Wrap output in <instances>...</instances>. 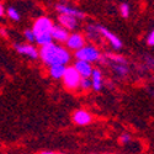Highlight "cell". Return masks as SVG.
Instances as JSON below:
<instances>
[{"label": "cell", "instance_id": "277c9868", "mask_svg": "<svg viewBox=\"0 0 154 154\" xmlns=\"http://www.w3.org/2000/svg\"><path fill=\"white\" fill-rule=\"evenodd\" d=\"M80 80H82V76L74 69V67H67L66 73L63 75V83L66 85V88H68V89L79 88Z\"/></svg>", "mask_w": 154, "mask_h": 154}, {"label": "cell", "instance_id": "8992f818", "mask_svg": "<svg viewBox=\"0 0 154 154\" xmlns=\"http://www.w3.org/2000/svg\"><path fill=\"white\" fill-rule=\"evenodd\" d=\"M57 11L59 12V15H67V16H72L74 19H84L85 17V14L83 11L75 9V8H72V6H68L66 4H58L56 6Z\"/></svg>", "mask_w": 154, "mask_h": 154}, {"label": "cell", "instance_id": "484cf974", "mask_svg": "<svg viewBox=\"0 0 154 154\" xmlns=\"http://www.w3.org/2000/svg\"><path fill=\"white\" fill-rule=\"evenodd\" d=\"M153 94H154V91H153Z\"/></svg>", "mask_w": 154, "mask_h": 154}, {"label": "cell", "instance_id": "cb8c5ba5", "mask_svg": "<svg viewBox=\"0 0 154 154\" xmlns=\"http://www.w3.org/2000/svg\"><path fill=\"white\" fill-rule=\"evenodd\" d=\"M4 12H5V9H4V5L0 3V16H3L4 15Z\"/></svg>", "mask_w": 154, "mask_h": 154}, {"label": "cell", "instance_id": "5b68a950", "mask_svg": "<svg viewBox=\"0 0 154 154\" xmlns=\"http://www.w3.org/2000/svg\"><path fill=\"white\" fill-rule=\"evenodd\" d=\"M97 31H99V33L101 35V36H104L106 40L109 41V43L112 46V48H115V49H120L121 47H122V41L120 40V38L115 35V33H112V32H110L106 27H104V26H97Z\"/></svg>", "mask_w": 154, "mask_h": 154}, {"label": "cell", "instance_id": "ac0fdd59", "mask_svg": "<svg viewBox=\"0 0 154 154\" xmlns=\"http://www.w3.org/2000/svg\"><path fill=\"white\" fill-rule=\"evenodd\" d=\"M120 12H121L122 17L127 19L128 16H130V14H131V8H130V5H128L127 3H122V4L120 5Z\"/></svg>", "mask_w": 154, "mask_h": 154}, {"label": "cell", "instance_id": "4fadbf2b", "mask_svg": "<svg viewBox=\"0 0 154 154\" xmlns=\"http://www.w3.org/2000/svg\"><path fill=\"white\" fill-rule=\"evenodd\" d=\"M111 68L113 70V73L116 74L120 78H123L128 74L130 69L127 67V63H111Z\"/></svg>", "mask_w": 154, "mask_h": 154}, {"label": "cell", "instance_id": "5bb4252c", "mask_svg": "<svg viewBox=\"0 0 154 154\" xmlns=\"http://www.w3.org/2000/svg\"><path fill=\"white\" fill-rule=\"evenodd\" d=\"M91 84H93V89L95 91H99L102 89V74L99 69H94L93 74H91Z\"/></svg>", "mask_w": 154, "mask_h": 154}, {"label": "cell", "instance_id": "9a60e30c", "mask_svg": "<svg viewBox=\"0 0 154 154\" xmlns=\"http://www.w3.org/2000/svg\"><path fill=\"white\" fill-rule=\"evenodd\" d=\"M66 66H53L49 67V75L53 79H63V75L66 73Z\"/></svg>", "mask_w": 154, "mask_h": 154}, {"label": "cell", "instance_id": "7402d4cb", "mask_svg": "<svg viewBox=\"0 0 154 154\" xmlns=\"http://www.w3.org/2000/svg\"><path fill=\"white\" fill-rule=\"evenodd\" d=\"M131 140H132V137H131L130 134H127V133H123V134H121V137H120V142H121L122 144L130 143Z\"/></svg>", "mask_w": 154, "mask_h": 154}, {"label": "cell", "instance_id": "d4e9b609", "mask_svg": "<svg viewBox=\"0 0 154 154\" xmlns=\"http://www.w3.org/2000/svg\"><path fill=\"white\" fill-rule=\"evenodd\" d=\"M40 154H62V153H52V152H42Z\"/></svg>", "mask_w": 154, "mask_h": 154}, {"label": "cell", "instance_id": "3957f363", "mask_svg": "<svg viewBox=\"0 0 154 154\" xmlns=\"http://www.w3.org/2000/svg\"><path fill=\"white\" fill-rule=\"evenodd\" d=\"M52 27H53V21L49 17L42 16V17H38L33 22L32 31H33L35 36L48 35V33H51V31H52Z\"/></svg>", "mask_w": 154, "mask_h": 154}, {"label": "cell", "instance_id": "603a6c76", "mask_svg": "<svg viewBox=\"0 0 154 154\" xmlns=\"http://www.w3.org/2000/svg\"><path fill=\"white\" fill-rule=\"evenodd\" d=\"M147 42H148L149 46H153V47H154V30L149 33V36H148V38H147Z\"/></svg>", "mask_w": 154, "mask_h": 154}, {"label": "cell", "instance_id": "8fae6325", "mask_svg": "<svg viewBox=\"0 0 154 154\" xmlns=\"http://www.w3.org/2000/svg\"><path fill=\"white\" fill-rule=\"evenodd\" d=\"M51 36H52L53 40L58 42H67L69 37V32L66 29H63L60 25H53L52 31H51Z\"/></svg>", "mask_w": 154, "mask_h": 154}, {"label": "cell", "instance_id": "d6986e66", "mask_svg": "<svg viewBox=\"0 0 154 154\" xmlns=\"http://www.w3.org/2000/svg\"><path fill=\"white\" fill-rule=\"evenodd\" d=\"M79 88H82L83 90H89V89H93L91 79H90V78H82Z\"/></svg>", "mask_w": 154, "mask_h": 154}, {"label": "cell", "instance_id": "ffe728a7", "mask_svg": "<svg viewBox=\"0 0 154 154\" xmlns=\"http://www.w3.org/2000/svg\"><path fill=\"white\" fill-rule=\"evenodd\" d=\"M8 15L11 20H14V21H19L20 20V14H19V11L15 9V8H9L8 9Z\"/></svg>", "mask_w": 154, "mask_h": 154}, {"label": "cell", "instance_id": "30bf717a", "mask_svg": "<svg viewBox=\"0 0 154 154\" xmlns=\"http://www.w3.org/2000/svg\"><path fill=\"white\" fill-rule=\"evenodd\" d=\"M73 121L79 126L89 125L91 122V115L85 110H76L73 113Z\"/></svg>", "mask_w": 154, "mask_h": 154}, {"label": "cell", "instance_id": "44dd1931", "mask_svg": "<svg viewBox=\"0 0 154 154\" xmlns=\"http://www.w3.org/2000/svg\"><path fill=\"white\" fill-rule=\"evenodd\" d=\"M23 35H25V37H26V40H27L30 43L35 42L36 36H35V33H33V31H32V30H25Z\"/></svg>", "mask_w": 154, "mask_h": 154}, {"label": "cell", "instance_id": "6da1fadb", "mask_svg": "<svg viewBox=\"0 0 154 154\" xmlns=\"http://www.w3.org/2000/svg\"><path fill=\"white\" fill-rule=\"evenodd\" d=\"M38 57L48 67L66 66V64L70 62V58H72L70 52L67 48L56 43H51L48 46L41 47V49L38 51Z\"/></svg>", "mask_w": 154, "mask_h": 154}, {"label": "cell", "instance_id": "7c38bea8", "mask_svg": "<svg viewBox=\"0 0 154 154\" xmlns=\"http://www.w3.org/2000/svg\"><path fill=\"white\" fill-rule=\"evenodd\" d=\"M58 22L59 25L66 29L67 31L69 30H75L76 27H78V20L72 17V16H67V15H59L58 16Z\"/></svg>", "mask_w": 154, "mask_h": 154}, {"label": "cell", "instance_id": "ba28073f", "mask_svg": "<svg viewBox=\"0 0 154 154\" xmlns=\"http://www.w3.org/2000/svg\"><path fill=\"white\" fill-rule=\"evenodd\" d=\"M14 47L20 54H25L32 59L38 58V51L30 43H16Z\"/></svg>", "mask_w": 154, "mask_h": 154}, {"label": "cell", "instance_id": "2e32d148", "mask_svg": "<svg viewBox=\"0 0 154 154\" xmlns=\"http://www.w3.org/2000/svg\"><path fill=\"white\" fill-rule=\"evenodd\" d=\"M35 42L37 45H40L41 47H45V46H48L51 43H53V38H52V36H51V33H48V35H40V36H36Z\"/></svg>", "mask_w": 154, "mask_h": 154}, {"label": "cell", "instance_id": "52a82bcc", "mask_svg": "<svg viewBox=\"0 0 154 154\" xmlns=\"http://www.w3.org/2000/svg\"><path fill=\"white\" fill-rule=\"evenodd\" d=\"M66 43H67V47L69 49H73L76 52V51L82 49L85 46V38L80 33H72V35H69Z\"/></svg>", "mask_w": 154, "mask_h": 154}, {"label": "cell", "instance_id": "7a4b0ae2", "mask_svg": "<svg viewBox=\"0 0 154 154\" xmlns=\"http://www.w3.org/2000/svg\"><path fill=\"white\" fill-rule=\"evenodd\" d=\"M75 57L78 60H83L86 63H93V62H97L101 59V53L95 46L90 45V46H84L82 49L76 51Z\"/></svg>", "mask_w": 154, "mask_h": 154}, {"label": "cell", "instance_id": "e0dca14e", "mask_svg": "<svg viewBox=\"0 0 154 154\" xmlns=\"http://www.w3.org/2000/svg\"><path fill=\"white\" fill-rule=\"evenodd\" d=\"M86 33L89 36V38H94V40H96V38L100 36L99 31H97V26H94V25H89V26L86 27Z\"/></svg>", "mask_w": 154, "mask_h": 154}, {"label": "cell", "instance_id": "9c48e42d", "mask_svg": "<svg viewBox=\"0 0 154 154\" xmlns=\"http://www.w3.org/2000/svg\"><path fill=\"white\" fill-rule=\"evenodd\" d=\"M74 69L78 72V74L82 78H90L93 74V70H94L90 63H86L83 60H76L74 64Z\"/></svg>", "mask_w": 154, "mask_h": 154}]
</instances>
